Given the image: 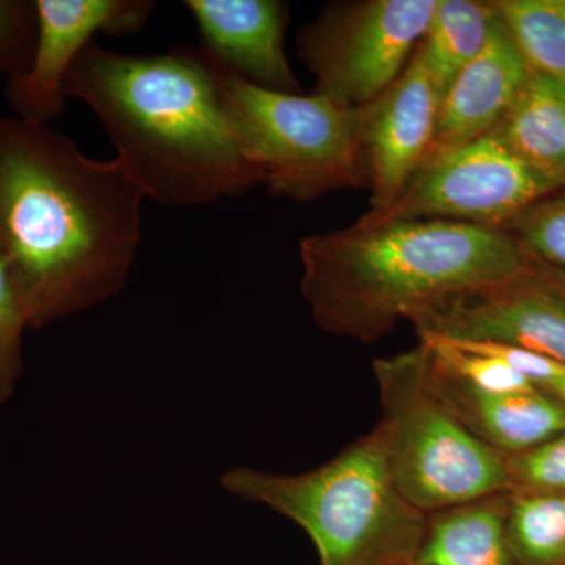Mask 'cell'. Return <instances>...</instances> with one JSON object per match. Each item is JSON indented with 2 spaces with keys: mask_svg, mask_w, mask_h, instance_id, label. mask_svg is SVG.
Segmentation results:
<instances>
[{
  "mask_svg": "<svg viewBox=\"0 0 565 565\" xmlns=\"http://www.w3.org/2000/svg\"><path fill=\"white\" fill-rule=\"evenodd\" d=\"M25 329H29V321L24 305L0 255V404L13 397L24 374L22 337Z\"/></svg>",
  "mask_w": 565,
  "mask_h": 565,
  "instance_id": "21",
  "label": "cell"
},
{
  "mask_svg": "<svg viewBox=\"0 0 565 565\" xmlns=\"http://www.w3.org/2000/svg\"><path fill=\"white\" fill-rule=\"evenodd\" d=\"M505 460L512 490L565 492V433Z\"/></svg>",
  "mask_w": 565,
  "mask_h": 565,
  "instance_id": "23",
  "label": "cell"
},
{
  "mask_svg": "<svg viewBox=\"0 0 565 565\" xmlns=\"http://www.w3.org/2000/svg\"><path fill=\"white\" fill-rule=\"evenodd\" d=\"M494 7L531 73L565 85V0H500Z\"/></svg>",
  "mask_w": 565,
  "mask_h": 565,
  "instance_id": "19",
  "label": "cell"
},
{
  "mask_svg": "<svg viewBox=\"0 0 565 565\" xmlns=\"http://www.w3.org/2000/svg\"><path fill=\"white\" fill-rule=\"evenodd\" d=\"M559 191L515 154L497 132L426 159L399 199L367 212L360 225L448 221L504 230L523 211Z\"/></svg>",
  "mask_w": 565,
  "mask_h": 565,
  "instance_id": "8",
  "label": "cell"
},
{
  "mask_svg": "<svg viewBox=\"0 0 565 565\" xmlns=\"http://www.w3.org/2000/svg\"><path fill=\"white\" fill-rule=\"evenodd\" d=\"M36 36L35 0H0V76L9 81L31 68Z\"/></svg>",
  "mask_w": 565,
  "mask_h": 565,
  "instance_id": "22",
  "label": "cell"
},
{
  "mask_svg": "<svg viewBox=\"0 0 565 565\" xmlns=\"http://www.w3.org/2000/svg\"><path fill=\"white\" fill-rule=\"evenodd\" d=\"M437 0H364L327 7L299 35V57L318 95L366 106L403 74Z\"/></svg>",
  "mask_w": 565,
  "mask_h": 565,
  "instance_id": "7",
  "label": "cell"
},
{
  "mask_svg": "<svg viewBox=\"0 0 565 565\" xmlns=\"http://www.w3.org/2000/svg\"><path fill=\"white\" fill-rule=\"evenodd\" d=\"M223 95L252 162L275 195L296 202L364 185L359 109L318 95L267 90L218 62Z\"/></svg>",
  "mask_w": 565,
  "mask_h": 565,
  "instance_id": "6",
  "label": "cell"
},
{
  "mask_svg": "<svg viewBox=\"0 0 565 565\" xmlns=\"http://www.w3.org/2000/svg\"><path fill=\"white\" fill-rule=\"evenodd\" d=\"M527 255L565 270V192L545 196L505 226Z\"/></svg>",
  "mask_w": 565,
  "mask_h": 565,
  "instance_id": "20",
  "label": "cell"
},
{
  "mask_svg": "<svg viewBox=\"0 0 565 565\" xmlns=\"http://www.w3.org/2000/svg\"><path fill=\"white\" fill-rule=\"evenodd\" d=\"M39 36L31 68L7 81L6 98L18 118L50 125L65 111L66 74L96 33L139 32L150 20V0H35Z\"/></svg>",
  "mask_w": 565,
  "mask_h": 565,
  "instance_id": "10",
  "label": "cell"
},
{
  "mask_svg": "<svg viewBox=\"0 0 565 565\" xmlns=\"http://www.w3.org/2000/svg\"><path fill=\"white\" fill-rule=\"evenodd\" d=\"M145 199L121 159L88 158L50 125L0 118V255L29 329L125 289Z\"/></svg>",
  "mask_w": 565,
  "mask_h": 565,
  "instance_id": "1",
  "label": "cell"
},
{
  "mask_svg": "<svg viewBox=\"0 0 565 565\" xmlns=\"http://www.w3.org/2000/svg\"><path fill=\"white\" fill-rule=\"evenodd\" d=\"M202 47L236 76L267 90L300 93L286 58L288 10L277 0H188Z\"/></svg>",
  "mask_w": 565,
  "mask_h": 565,
  "instance_id": "12",
  "label": "cell"
},
{
  "mask_svg": "<svg viewBox=\"0 0 565 565\" xmlns=\"http://www.w3.org/2000/svg\"><path fill=\"white\" fill-rule=\"evenodd\" d=\"M373 366L382 407L374 430L407 503L429 515L512 492L505 455L479 440L430 388L422 344Z\"/></svg>",
  "mask_w": 565,
  "mask_h": 565,
  "instance_id": "5",
  "label": "cell"
},
{
  "mask_svg": "<svg viewBox=\"0 0 565 565\" xmlns=\"http://www.w3.org/2000/svg\"><path fill=\"white\" fill-rule=\"evenodd\" d=\"M411 321L418 337L525 349L565 366V294L534 264L512 280L451 294Z\"/></svg>",
  "mask_w": 565,
  "mask_h": 565,
  "instance_id": "9",
  "label": "cell"
},
{
  "mask_svg": "<svg viewBox=\"0 0 565 565\" xmlns=\"http://www.w3.org/2000/svg\"><path fill=\"white\" fill-rule=\"evenodd\" d=\"M508 493L427 515L416 565H516L508 535Z\"/></svg>",
  "mask_w": 565,
  "mask_h": 565,
  "instance_id": "15",
  "label": "cell"
},
{
  "mask_svg": "<svg viewBox=\"0 0 565 565\" xmlns=\"http://www.w3.org/2000/svg\"><path fill=\"white\" fill-rule=\"evenodd\" d=\"M426 359L430 388L479 440L497 451L520 455L565 433V404L544 390L484 392L435 366L427 352Z\"/></svg>",
  "mask_w": 565,
  "mask_h": 565,
  "instance_id": "14",
  "label": "cell"
},
{
  "mask_svg": "<svg viewBox=\"0 0 565 565\" xmlns=\"http://www.w3.org/2000/svg\"><path fill=\"white\" fill-rule=\"evenodd\" d=\"M302 292L315 322L371 343L399 319L478 286L530 273L533 258L504 230L448 221H397L300 241Z\"/></svg>",
  "mask_w": 565,
  "mask_h": 565,
  "instance_id": "3",
  "label": "cell"
},
{
  "mask_svg": "<svg viewBox=\"0 0 565 565\" xmlns=\"http://www.w3.org/2000/svg\"><path fill=\"white\" fill-rule=\"evenodd\" d=\"M505 535L516 565H565V492H509Z\"/></svg>",
  "mask_w": 565,
  "mask_h": 565,
  "instance_id": "18",
  "label": "cell"
},
{
  "mask_svg": "<svg viewBox=\"0 0 565 565\" xmlns=\"http://www.w3.org/2000/svg\"><path fill=\"white\" fill-rule=\"evenodd\" d=\"M394 565H416V563H401V564H394Z\"/></svg>",
  "mask_w": 565,
  "mask_h": 565,
  "instance_id": "25",
  "label": "cell"
},
{
  "mask_svg": "<svg viewBox=\"0 0 565 565\" xmlns=\"http://www.w3.org/2000/svg\"><path fill=\"white\" fill-rule=\"evenodd\" d=\"M221 484L302 527L321 565H394L418 557L427 514L397 492L375 430L307 473L236 467L222 475Z\"/></svg>",
  "mask_w": 565,
  "mask_h": 565,
  "instance_id": "4",
  "label": "cell"
},
{
  "mask_svg": "<svg viewBox=\"0 0 565 565\" xmlns=\"http://www.w3.org/2000/svg\"><path fill=\"white\" fill-rule=\"evenodd\" d=\"M493 131L534 172L565 188V85L530 73Z\"/></svg>",
  "mask_w": 565,
  "mask_h": 565,
  "instance_id": "16",
  "label": "cell"
},
{
  "mask_svg": "<svg viewBox=\"0 0 565 565\" xmlns=\"http://www.w3.org/2000/svg\"><path fill=\"white\" fill-rule=\"evenodd\" d=\"M544 392L552 394V396L557 397L561 403L565 404V377L559 379V381L553 382L552 385L546 386Z\"/></svg>",
  "mask_w": 565,
  "mask_h": 565,
  "instance_id": "24",
  "label": "cell"
},
{
  "mask_svg": "<svg viewBox=\"0 0 565 565\" xmlns=\"http://www.w3.org/2000/svg\"><path fill=\"white\" fill-rule=\"evenodd\" d=\"M440 96L416 47L403 74L359 107V151L373 214L392 206L433 145Z\"/></svg>",
  "mask_w": 565,
  "mask_h": 565,
  "instance_id": "11",
  "label": "cell"
},
{
  "mask_svg": "<svg viewBox=\"0 0 565 565\" xmlns=\"http://www.w3.org/2000/svg\"><path fill=\"white\" fill-rule=\"evenodd\" d=\"M63 92L95 111L117 158L163 206H203L264 182L223 95L218 62L202 46L141 55L93 41Z\"/></svg>",
  "mask_w": 565,
  "mask_h": 565,
  "instance_id": "2",
  "label": "cell"
},
{
  "mask_svg": "<svg viewBox=\"0 0 565 565\" xmlns=\"http://www.w3.org/2000/svg\"><path fill=\"white\" fill-rule=\"evenodd\" d=\"M497 20L494 2L437 0L418 50L440 102L457 74L484 50Z\"/></svg>",
  "mask_w": 565,
  "mask_h": 565,
  "instance_id": "17",
  "label": "cell"
},
{
  "mask_svg": "<svg viewBox=\"0 0 565 565\" xmlns=\"http://www.w3.org/2000/svg\"><path fill=\"white\" fill-rule=\"evenodd\" d=\"M530 73L525 58L498 14L484 50L457 74L441 98L426 159L493 131Z\"/></svg>",
  "mask_w": 565,
  "mask_h": 565,
  "instance_id": "13",
  "label": "cell"
}]
</instances>
